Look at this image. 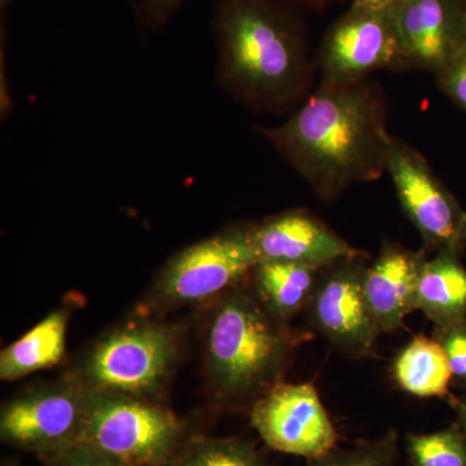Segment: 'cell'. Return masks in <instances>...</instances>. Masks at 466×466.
Instances as JSON below:
<instances>
[{"label": "cell", "instance_id": "obj_2", "mask_svg": "<svg viewBox=\"0 0 466 466\" xmlns=\"http://www.w3.org/2000/svg\"><path fill=\"white\" fill-rule=\"evenodd\" d=\"M299 11L280 0H218V84L236 103L285 115L309 96L315 63Z\"/></svg>", "mask_w": 466, "mask_h": 466}, {"label": "cell", "instance_id": "obj_22", "mask_svg": "<svg viewBox=\"0 0 466 466\" xmlns=\"http://www.w3.org/2000/svg\"><path fill=\"white\" fill-rule=\"evenodd\" d=\"M434 339L446 352L453 381L466 389V319L435 327Z\"/></svg>", "mask_w": 466, "mask_h": 466}, {"label": "cell", "instance_id": "obj_11", "mask_svg": "<svg viewBox=\"0 0 466 466\" xmlns=\"http://www.w3.org/2000/svg\"><path fill=\"white\" fill-rule=\"evenodd\" d=\"M367 265V256L363 254L324 268L308 309L312 328L352 359L372 355L382 334L364 293Z\"/></svg>", "mask_w": 466, "mask_h": 466}, {"label": "cell", "instance_id": "obj_4", "mask_svg": "<svg viewBox=\"0 0 466 466\" xmlns=\"http://www.w3.org/2000/svg\"><path fill=\"white\" fill-rule=\"evenodd\" d=\"M182 352V330L156 320L128 321L92 343L69 379L87 390L156 400Z\"/></svg>", "mask_w": 466, "mask_h": 466}, {"label": "cell", "instance_id": "obj_13", "mask_svg": "<svg viewBox=\"0 0 466 466\" xmlns=\"http://www.w3.org/2000/svg\"><path fill=\"white\" fill-rule=\"evenodd\" d=\"M389 14L406 69L437 75L466 41V7L455 0H397Z\"/></svg>", "mask_w": 466, "mask_h": 466}, {"label": "cell", "instance_id": "obj_8", "mask_svg": "<svg viewBox=\"0 0 466 466\" xmlns=\"http://www.w3.org/2000/svg\"><path fill=\"white\" fill-rule=\"evenodd\" d=\"M386 173L425 250L460 254L465 249L466 213L421 152L392 137Z\"/></svg>", "mask_w": 466, "mask_h": 466}, {"label": "cell", "instance_id": "obj_6", "mask_svg": "<svg viewBox=\"0 0 466 466\" xmlns=\"http://www.w3.org/2000/svg\"><path fill=\"white\" fill-rule=\"evenodd\" d=\"M258 265L250 225H235L177 251L162 266L147 303L170 309L217 300Z\"/></svg>", "mask_w": 466, "mask_h": 466}, {"label": "cell", "instance_id": "obj_17", "mask_svg": "<svg viewBox=\"0 0 466 466\" xmlns=\"http://www.w3.org/2000/svg\"><path fill=\"white\" fill-rule=\"evenodd\" d=\"M69 318L66 309H55L29 332L0 354V380L16 381L38 370L57 366L66 355Z\"/></svg>", "mask_w": 466, "mask_h": 466}, {"label": "cell", "instance_id": "obj_24", "mask_svg": "<svg viewBox=\"0 0 466 466\" xmlns=\"http://www.w3.org/2000/svg\"><path fill=\"white\" fill-rule=\"evenodd\" d=\"M43 466H125L90 444L79 443L60 452L42 456Z\"/></svg>", "mask_w": 466, "mask_h": 466}, {"label": "cell", "instance_id": "obj_16", "mask_svg": "<svg viewBox=\"0 0 466 466\" xmlns=\"http://www.w3.org/2000/svg\"><path fill=\"white\" fill-rule=\"evenodd\" d=\"M417 311H421L435 327L466 319V268L453 251H438L426 259L419 289Z\"/></svg>", "mask_w": 466, "mask_h": 466}, {"label": "cell", "instance_id": "obj_21", "mask_svg": "<svg viewBox=\"0 0 466 466\" xmlns=\"http://www.w3.org/2000/svg\"><path fill=\"white\" fill-rule=\"evenodd\" d=\"M400 437L386 431L375 441H361L348 450L333 451L323 458L311 460L309 466H400Z\"/></svg>", "mask_w": 466, "mask_h": 466}, {"label": "cell", "instance_id": "obj_25", "mask_svg": "<svg viewBox=\"0 0 466 466\" xmlns=\"http://www.w3.org/2000/svg\"><path fill=\"white\" fill-rule=\"evenodd\" d=\"M188 0H140L137 16L147 26L161 27L182 9Z\"/></svg>", "mask_w": 466, "mask_h": 466}, {"label": "cell", "instance_id": "obj_26", "mask_svg": "<svg viewBox=\"0 0 466 466\" xmlns=\"http://www.w3.org/2000/svg\"><path fill=\"white\" fill-rule=\"evenodd\" d=\"M280 2L297 9L306 8L318 11V9L328 7V5H332L334 2H339V0H280Z\"/></svg>", "mask_w": 466, "mask_h": 466}, {"label": "cell", "instance_id": "obj_19", "mask_svg": "<svg viewBox=\"0 0 466 466\" xmlns=\"http://www.w3.org/2000/svg\"><path fill=\"white\" fill-rule=\"evenodd\" d=\"M171 466H269L253 441L240 437H189Z\"/></svg>", "mask_w": 466, "mask_h": 466}, {"label": "cell", "instance_id": "obj_31", "mask_svg": "<svg viewBox=\"0 0 466 466\" xmlns=\"http://www.w3.org/2000/svg\"><path fill=\"white\" fill-rule=\"evenodd\" d=\"M465 241H466V229H465Z\"/></svg>", "mask_w": 466, "mask_h": 466}, {"label": "cell", "instance_id": "obj_27", "mask_svg": "<svg viewBox=\"0 0 466 466\" xmlns=\"http://www.w3.org/2000/svg\"><path fill=\"white\" fill-rule=\"evenodd\" d=\"M397 0H354V5H361L375 11H389Z\"/></svg>", "mask_w": 466, "mask_h": 466}, {"label": "cell", "instance_id": "obj_28", "mask_svg": "<svg viewBox=\"0 0 466 466\" xmlns=\"http://www.w3.org/2000/svg\"><path fill=\"white\" fill-rule=\"evenodd\" d=\"M451 403H452V407L455 408L459 425L461 426L462 431H464L466 437V397L460 398V400L459 398H453Z\"/></svg>", "mask_w": 466, "mask_h": 466}, {"label": "cell", "instance_id": "obj_15", "mask_svg": "<svg viewBox=\"0 0 466 466\" xmlns=\"http://www.w3.org/2000/svg\"><path fill=\"white\" fill-rule=\"evenodd\" d=\"M323 269L297 263L263 262L251 269V289L267 311L288 324L308 311Z\"/></svg>", "mask_w": 466, "mask_h": 466}, {"label": "cell", "instance_id": "obj_14", "mask_svg": "<svg viewBox=\"0 0 466 466\" xmlns=\"http://www.w3.org/2000/svg\"><path fill=\"white\" fill-rule=\"evenodd\" d=\"M426 251L385 241L379 256L368 262L364 293L380 332L400 329L408 315L417 311V289L428 259Z\"/></svg>", "mask_w": 466, "mask_h": 466}, {"label": "cell", "instance_id": "obj_10", "mask_svg": "<svg viewBox=\"0 0 466 466\" xmlns=\"http://www.w3.org/2000/svg\"><path fill=\"white\" fill-rule=\"evenodd\" d=\"M321 81L358 82L380 70H406L389 11L352 3L325 35L317 58Z\"/></svg>", "mask_w": 466, "mask_h": 466}, {"label": "cell", "instance_id": "obj_30", "mask_svg": "<svg viewBox=\"0 0 466 466\" xmlns=\"http://www.w3.org/2000/svg\"><path fill=\"white\" fill-rule=\"evenodd\" d=\"M131 5H133L134 11L137 14V3L135 0H130Z\"/></svg>", "mask_w": 466, "mask_h": 466}, {"label": "cell", "instance_id": "obj_18", "mask_svg": "<svg viewBox=\"0 0 466 466\" xmlns=\"http://www.w3.org/2000/svg\"><path fill=\"white\" fill-rule=\"evenodd\" d=\"M391 376L401 391L419 400H453L450 394L453 379L449 359L434 337H413L392 361Z\"/></svg>", "mask_w": 466, "mask_h": 466}, {"label": "cell", "instance_id": "obj_5", "mask_svg": "<svg viewBox=\"0 0 466 466\" xmlns=\"http://www.w3.org/2000/svg\"><path fill=\"white\" fill-rule=\"evenodd\" d=\"M82 443L125 466H171L188 441L180 417L156 400L91 391Z\"/></svg>", "mask_w": 466, "mask_h": 466}, {"label": "cell", "instance_id": "obj_3", "mask_svg": "<svg viewBox=\"0 0 466 466\" xmlns=\"http://www.w3.org/2000/svg\"><path fill=\"white\" fill-rule=\"evenodd\" d=\"M299 342L251 288L229 290L217 299L205 330V370L214 398L223 406L254 403L281 382Z\"/></svg>", "mask_w": 466, "mask_h": 466}, {"label": "cell", "instance_id": "obj_20", "mask_svg": "<svg viewBox=\"0 0 466 466\" xmlns=\"http://www.w3.org/2000/svg\"><path fill=\"white\" fill-rule=\"evenodd\" d=\"M406 452L410 466H466V437L458 421L434 433H410Z\"/></svg>", "mask_w": 466, "mask_h": 466}, {"label": "cell", "instance_id": "obj_9", "mask_svg": "<svg viewBox=\"0 0 466 466\" xmlns=\"http://www.w3.org/2000/svg\"><path fill=\"white\" fill-rule=\"evenodd\" d=\"M250 424L268 449L317 460L337 450L339 435L312 383L279 382L250 407Z\"/></svg>", "mask_w": 466, "mask_h": 466}, {"label": "cell", "instance_id": "obj_12", "mask_svg": "<svg viewBox=\"0 0 466 466\" xmlns=\"http://www.w3.org/2000/svg\"><path fill=\"white\" fill-rule=\"evenodd\" d=\"M250 235L258 263H297L324 269L364 254L305 208L250 223Z\"/></svg>", "mask_w": 466, "mask_h": 466}, {"label": "cell", "instance_id": "obj_1", "mask_svg": "<svg viewBox=\"0 0 466 466\" xmlns=\"http://www.w3.org/2000/svg\"><path fill=\"white\" fill-rule=\"evenodd\" d=\"M257 131L321 201L386 174L392 135L385 97L370 79L321 81L283 124Z\"/></svg>", "mask_w": 466, "mask_h": 466}, {"label": "cell", "instance_id": "obj_29", "mask_svg": "<svg viewBox=\"0 0 466 466\" xmlns=\"http://www.w3.org/2000/svg\"><path fill=\"white\" fill-rule=\"evenodd\" d=\"M2 466H20L16 461H12V460H8V461L3 462Z\"/></svg>", "mask_w": 466, "mask_h": 466}, {"label": "cell", "instance_id": "obj_32", "mask_svg": "<svg viewBox=\"0 0 466 466\" xmlns=\"http://www.w3.org/2000/svg\"><path fill=\"white\" fill-rule=\"evenodd\" d=\"M2 3H5V0H2Z\"/></svg>", "mask_w": 466, "mask_h": 466}, {"label": "cell", "instance_id": "obj_23", "mask_svg": "<svg viewBox=\"0 0 466 466\" xmlns=\"http://www.w3.org/2000/svg\"><path fill=\"white\" fill-rule=\"evenodd\" d=\"M435 76L441 90L466 110V41Z\"/></svg>", "mask_w": 466, "mask_h": 466}, {"label": "cell", "instance_id": "obj_7", "mask_svg": "<svg viewBox=\"0 0 466 466\" xmlns=\"http://www.w3.org/2000/svg\"><path fill=\"white\" fill-rule=\"evenodd\" d=\"M91 392L75 380L27 389L3 404L0 438L39 458L82 443Z\"/></svg>", "mask_w": 466, "mask_h": 466}]
</instances>
